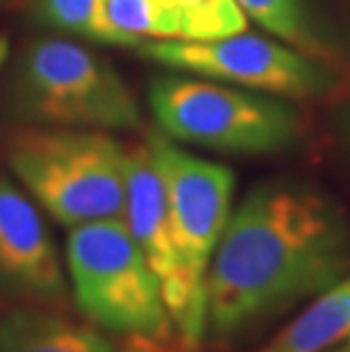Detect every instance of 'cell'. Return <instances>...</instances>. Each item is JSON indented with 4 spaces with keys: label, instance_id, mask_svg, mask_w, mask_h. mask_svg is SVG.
I'll use <instances>...</instances> for the list:
<instances>
[{
    "label": "cell",
    "instance_id": "1",
    "mask_svg": "<svg viewBox=\"0 0 350 352\" xmlns=\"http://www.w3.org/2000/svg\"><path fill=\"white\" fill-rule=\"evenodd\" d=\"M350 273V223L314 186L266 182L230 214L205 280L207 329L234 339Z\"/></svg>",
    "mask_w": 350,
    "mask_h": 352
},
{
    "label": "cell",
    "instance_id": "2",
    "mask_svg": "<svg viewBox=\"0 0 350 352\" xmlns=\"http://www.w3.org/2000/svg\"><path fill=\"white\" fill-rule=\"evenodd\" d=\"M7 164L59 226L125 219V148L105 132L25 127L12 134Z\"/></svg>",
    "mask_w": 350,
    "mask_h": 352
},
{
    "label": "cell",
    "instance_id": "3",
    "mask_svg": "<svg viewBox=\"0 0 350 352\" xmlns=\"http://www.w3.org/2000/svg\"><path fill=\"white\" fill-rule=\"evenodd\" d=\"M148 104L166 137L216 153H282L303 134V116L289 98L207 78L155 80Z\"/></svg>",
    "mask_w": 350,
    "mask_h": 352
},
{
    "label": "cell",
    "instance_id": "4",
    "mask_svg": "<svg viewBox=\"0 0 350 352\" xmlns=\"http://www.w3.org/2000/svg\"><path fill=\"white\" fill-rule=\"evenodd\" d=\"M66 268L89 323L111 334L168 341L175 332L160 282L123 219L71 228Z\"/></svg>",
    "mask_w": 350,
    "mask_h": 352
},
{
    "label": "cell",
    "instance_id": "5",
    "mask_svg": "<svg viewBox=\"0 0 350 352\" xmlns=\"http://www.w3.org/2000/svg\"><path fill=\"white\" fill-rule=\"evenodd\" d=\"M17 94L21 109L43 123L82 130H130L141 123L125 80L96 52L59 36L25 48Z\"/></svg>",
    "mask_w": 350,
    "mask_h": 352
},
{
    "label": "cell",
    "instance_id": "6",
    "mask_svg": "<svg viewBox=\"0 0 350 352\" xmlns=\"http://www.w3.org/2000/svg\"><path fill=\"white\" fill-rule=\"evenodd\" d=\"M139 50L168 69L289 100L318 98L334 85V73L321 57L245 30L212 41L160 39L139 43Z\"/></svg>",
    "mask_w": 350,
    "mask_h": 352
},
{
    "label": "cell",
    "instance_id": "7",
    "mask_svg": "<svg viewBox=\"0 0 350 352\" xmlns=\"http://www.w3.org/2000/svg\"><path fill=\"white\" fill-rule=\"evenodd\" d=\"M168 198L171 232L189 294L207 309L205 280L232 214L234 173L223 164L182 151L160 134L148 139Z\"/></svg>",
    "mask_w": 350,
    "mask_h": 352
},
{
    "label": "cell",
    "instance_id": "8",
    "mask_svg": "<svg viewBox=\"0 0 350 352\" xmlns=\"http://www.w3.org/2000/svg\"><path fill=\"white\" fill-rule=\"evenodd\" d=\"M125 177H128V198H125L123 221L157 277L164 305L175 325V332L180 334V341L193 348L207 329V309L193 300L184 284L171 232L166 189L148 144L125 148Z\"/></svg>",
    "mask_w": 350,
    "mask_h": 352
},
{
    "label": "cell",
    "instance_id": "9",
    "mask_svg": "<svg viewBox=\"0 0 350 352\" xmlns=\"http://www.w3.org/2000/svg\"><path fill=\"white\" fill-rule=\"evenodd\" d=\"M0 277L41 302L66 294L64 271L34 202L0 175Z\"/></svg>",
    "mask_w": 350,
    "mask_h": 352
},
{
    "label": "cell",
    "instance_id": "10",
    "mask_svg": "<svg viewBox=\"0 0 350 352\" xmlns=\"http://www.w3.org/2000/svg\"><path fill=\"white\" fill-rule=\"evenodd\" d=\"M0 352H116V348L94 323H78L57 311L17 309L0 323Z\"/></svg>",
    "mask_w": 350,
    "mask_h": 352
},
{
    "label": "cell",
    "instance_id": "11",
    "mask_svg": "<svg viewBox=\"0 0 350 352\" xmlns=\"http://www.w3.org/2000/svg\"><path fill=\"white\" fill-rule=\"evenodd\" d=\"M350 339V273L314 296L307 309L259 352H327Z\"/></svg>",
    "mask_w": 350,
    "mask_h": 352
},
{
    "label": "cell",
    "instance_id": "12",
    "mask_svg": "<svg viewBox=\"0 0 350 352\" xmlns=\"http://www.w3.org/2000/svg\"><path fill=\"white\" fill-rule=\"evenodd\" d=\"M243 14L275 39L314 57L325 55L323 34L311 21L305 0H237Z\"/></svg>",
    "mask_w": 350,
    "mask_h": 352
},
{
    "label": "cell",
    "instance_id": "13",
    "mask_svg": "<svg viewBox=\"0 0 350 352\" xmlns=\"http://www.w3.org/2000/svg\"><path fill=\"white\" fill-rule=\"evenodd\" d=\"M43 23L107 46H135L109 19L107 0H39Z\"/></svg>",
    "mask_w": 350,
    "mask_h": 352
},
{
    "label": "cell",
    "instance_id": "14",
    "mask_svg": "<svg viewBox=\"0 0 350 352\" xmlns=\"http://www.w3.org/2000/svg\"><path fill=\"white\" fill-rule=\"evenodd\" d=\"M109 19L139 46L141 39H180L175 0H107Z\"/></svg>",
    "mask_w": 350,
    "mask_h": 352
},
{
    "label": "cell",
    "instance_id": "15",
    "mask_svg": "<svg viewBox=\"0 0 350 352\" xmlns=\"http://www.w3.org/2000/svg\"><path fill=\"white\" fill-rule=\"evenodd\" d=\"M180 39L212 41L243 32L248 16L237 0H175Z\"/></svg>",
    "mask_w": 350,
    "mask_h": 352
},
{
    "label": "cell",
    "instance_id": "16",
    "mask_svg": "<svg viewBox=\"0 0 350 352\" xmlns=\"http://www.w3.org/2000/svg\"><path fill=\"white\" fill-rule=\"evenodd\" d=\"M121 352H182V348L168 346L166 341H155V339H141V336H130L128 346Z\"/></svg>",
    "mask_w": 350,
    "mask_h": 352
},
{
    "label": "cell",
    "instance_id": "17",
    "mask_svg": "<svg viewBox=\"0 0 350 352\" xmlns=\"http://www.w3.org/2000/svg\"><path fill=\"white\" fill-rule=\"evenodd\" d=\"M341 134H344V144H346L348 153H350V104L346 107L344 116H341Z\"/></svg>",
    "mask_w": 350,
    "mask_h": 352
},
{
    "label": "cell",
    "instance_id": "18",
    "mask_svg": "<svg viewBox=\"0 0 350 352\" xmlns=\"http://www.w3.org/2000/svg\"><path fill=\"white\" fill-rule=\"evenodd\" d=\"M23 0H0V10H5V7H14V5H21Z\"/></svg>",
    "mask_w": 350,
    "mask_h": 352
},
{
    "label": "cell",
    "instance_id": "19",
    "mask_svg": "<svg viewBox=\"0 0 350 352\" xmlns=\"http://www.w3.org/2000/svg\"><path fill=\"white\" fill-rule=\"evenodd\" d=\"M5 55H7V46H5V39H3V36H0V64H3Z\"/></svg>",
    "mask_w": 350,
    "mask_h": 352
},
{
    "label": "cell",
    "instance_id": "20",
    "mask_svg": "<svg viewBox=\"0 0 350 352\" xmlns=\"http://www.w3.org/2000/svg\"><path fill=\"white\" fill-rule=\"evenodd\" d=\"M327 352H350V346H339L337 350H327Z\"/></svg>",
    "mask_w": 350,
    "mask_h": 352
}]
</instances>
